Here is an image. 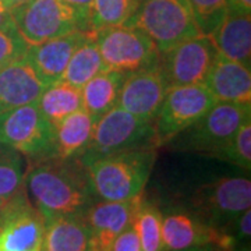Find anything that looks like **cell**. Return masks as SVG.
Segmentation results:
<instances>
[{
	"mask_svg": "<svg viewBox=\"0 0 251 251\" xmlns=\"http://www.w3.org/2000/svg\"><path fill=\"white\" fill-rule=\"evenodd\" d=\"M25 190L31 204L50 222L56 218L82 215L98 198L87 166L80 158H46L29 162Z\"/></svg>",
	"mask_w": 251,
	"mask_h": 251,
	"instance_id": "6da1fadb",
	"label": "cell"
},
{
	"mask_svg": "<svg viewBox=\"0 0 251 251\" xmlns=\"http://www.w3.org/2000/svg\"><path fill=\"white\" fill-rule=\"evenodd\" d=\"M156 161V148L144 147L105 155L87 165L98 200L125 201L143 194Z\"/></svg>",
	"mask_w": 251,
	"mask_h": 251,
	"instance_id": "7a4b0ae2",
	"label": "cell"
},
{
	"mask_svg": "<svg viewBox=\"0 0 251 251\" xmlns=\"http://www.w3.org/2000/svg\"><path fill=\"white\" fill-rule=\"evenodd\" d=\"M125 25L143 29L162 53L201 35L187 0H141Z\"/></svg>",
	"mask_w": 251,
	"mask_h": 251,
	"instance_id": "3957f363",
	"label": "cell"
},
{
	"mask_svg": "<svg viewBox=\"0 0 251 251\" xmlns=\"http://www.w3.org/2000/svg\"><path fill=\"white\" fill-rule=\"evenodd\" d=\"M144 147L158 148L152 123L135 117L120 106H115L95 123L90 144L80 156V161L87 166L105 155Z\"/></svg>",
	"mask_w": 251,
	"mask_h": 251,
	"instance_id": "277c9868",
	"label": "cell"
},
{
	"mask_svg": "<svg viewBox=\"0 0 251 251\" xmlns=\"http://www.w3.org/2000/svg\"><path fill=\"white\" fill-rule=\"evenodd\" d=\"M94 38L106 70L130 74L156 66L161 56L152 39L133 25L103 28Z\"/></svg>",
	"mask_w": 251,
	"mask_h": 251,
	"instance_id": "5b68a950",
	"label": "cell"
},
{
	"mask_svg": "<svg viewBox=\"0 0 251 251\" xmlns=\"http://www.w3.org/2000/svg\"><path fill=\"white\" fill-rule=\"evenodd\" d=\"M215 103V98L204 82L173 87L166 91L152 122L156 147L173 141L197 123Z\"/></svg>",
	"mask_w": 251,
	"mask_h": 251,
	"instance_id": "8992f818",
	"label": "cell"
},
{
	"mask_svg": "<svg viewBox=\"0 0 251 251\" xmlns=\"http://www.w3.org/2000/svg\"><path fill=\"white\" fill-rule=\"evenodd\" d=\"M0 144L17 150L31 162L53 156V125L36 102L0 113Z\"/></svg>",
	"mask_w": 251,
	"mask_h": 251,
	"instance_id": "52a82bcc",
	"label": "cell"
},
{
	"mask_svg": "<svg viewBox=\"0 0 251 251\" xmlns=\"http://www.w3.org/2000/svg\"><path fill=\"white\" fill-rule=\"evenodd\" d=\"M10 14L20 35L29 46L73 31H84L75 11L63 0H31L11 10Z\"/></svg>",
	"mask_w": 251,
	"mask_h": 251,
	"instance_id": "ba28073f",
	"label": "cell"
},
{
	"mask_svg": "<svg viewBox=\"0 0 251 251\" xmlns=\"http://www.w3.org/2000/svg\"><path fill=\"white\" fill-rule=\"evenodd\" d=\"M251 205V183L244 177H222L198 188L193 208L200 221L224 229Z\"/></svg>",
	"mask_w": 251,
	"mask_h": 251,
	"instance_id": "9c48e42d",
	"label": "cell"
},
{
	"mask_svg": "<svg viewBox=\"0 0 251 251\" xmlns=\"http://www.w3.org/2000/svg\"><path fill=\"white\" fill-rule=\"evenodd\" d=\"M249 119H251L250 105L216 102L197 123L183 131L186 137L181 138L180 147L215 156Z\"/></svg>",
	"mask_w": 251,
	"mask_h": 251,
	"instance_id": "30bf717a",
	"label": "cell"
},
{
	"mask_svg": "<svg viewBox=\"0 0 251 251\" xmlns=\"http://www.w3.org/2000/svg\"><path fill=\"white\" fill-rule=\"evenodd\" d=\"M218 49L211 35H198L159 56L158 69L166 91L173 87L201 84L205 80Z\"/></svg>",
	"mask_w": 251,
	"mask_h": 251,
	"instance_id": "8fae6325",
	"label": "cell"
},
{
	"mask_svg": "<svg viewBox=\"0 0 251 251\" xmlns=\"http://www.w3.org/2000/svg\"><path fill=\"white\" fill-rule=\"evenodd\" d=\"M46 221L31 204L27 190L0 209V251H42Z\"/></svg>",
	"mask_w": 251,
	"mask_h": 251,
	"instance_id": "7c38bea8",
	"label": "cell"
},
{
	"mask_svg": "<svg viewBox=\"0 0 251 251\" xmlns=\"http://www.w3.org/2000/svg\"><path fill=\"white\" fill-rule=\"evenodd\" d=\"M143 194L125 201L97 200L82 214L91 232L92 251H110L119 234L133 224Z\"/></svg>",
	"mask_w": 251,
	"mask_h": 251,
	"instance_id": "4fadbf2b",
	"label": "cell"
},
{
	"mask_svg": "<svg viewBox=\"0 0 251 251\" xmlns=\"http://www.w3.org/2000/svg\"><path fill=\"white\" fill-rule=\"evenodd\" d=\"M165 94L166 87L156 64L126 75L116 106L152 123Z\"/></svg>",
	"mask_w": 251,
	"mask_h": 251,
	"instance_id": "5bb4252c",
	"label": "cell"
},
{
	"mask_svg": "<svg viewBox=\"0 0 251 251\" xmlns=\"http://www.w3.org/2000/svg\"><path fill=\"white\" fill-rule=\"evenodd\" d=\"M90 34L87 31H73L44 44L29 46L24 59L35 73L36 78L49 87L62 80L74 50Z\"/></svg>",
	"mask_w": 251,
	"mask_h": 251,
	"instance_id": "9a60e30c",
	"label": "cell"
},
{
	"mask_svg": "<svg viewBox=\"0 0 251 251\" xmlns=\"http://www.w3.org/2000/svg\"><path fill=\"white\" fill-rule=\"evenodd\" d=\"M209 243L233 244L229 234L224 230L208 226L197 216L173 212L162 215V244L163 251H181L202 247Z\"/></svg>",
	"mask_w": 251,
	"mask_h": 251,
	"instance_id": "2e32d148",
	"label": "cell"
},
{
	"mask_svg": "<svg viewBox=\"0 0 251 251\" xmlns=\"http://www.w3.org/2000/svg\"><path fill=\"white\" fill-rule=\"evenodd\" d=\"M208 91L216 102H232L250 105L251 74L250 67L227 59L222 53L216 54L204 80Z\"/></svg>",
	"mask_w": 251,
	"mask_h": 251,
	"instance_id": "e0dca14e",
	"label": "cell"
},
{
	"mask_svg": "<svg viewBox=\"0 0 251 251\" xmlns=\"http://www.w3.org/2000/svg\"><path fill=\"white\" fill-rule=\"evenodd\" d=\"M45 88L25 59L11 63L0 72V113L36 102Z\"/></svg>",
	"mask_w": 251,
	"mask_h": 251,
	"instance_id": "ac0fdd59",
	"label": "cell"
},
{
	"mask_svg": "<svg viewBox=\"0 0 251 251\" xmlns=\"http://www.w3.org/2000/svg\"><path fill=\"white\" fill-rule=\"evenodd\" d=\"M211 38L219 53L250 67L251 14L227 11Z\"/></svg>",
	"mask_w": 251,
	"mask_h": 251,
	"instance_id": "d6986e66",
	"label": "cell"
},
{
	"mask_svg": "<svg viewBox=\"0 0 251 251\" xmlns=\"http://www.w3.org/2000/svg\"><path fill=\"white\" fill-rule=\"evenodd\" d=\"M95 120L80 109L53 125V158H80L94 133Z\"/></svg>",
	"mask_w": 251,
	"mask_h": 251,
	"instance_id": "ffe728a7",
	"label": "cell"
},
{
	"mask_svg": "<svg viewBox=\"0 0 251 251\" xmlns=\"http://www.w3.org/2000/svg\"><path fill=\"white\" fill-rule=\"evenodd\" d=\"M42 251H92L90 227L84 216H60L46 222Z\"/></svg>",
	"mask_w": 251,
	"mask_h": 251,
	"instance_id": "44dd1931",
	"label": "cell"
},
{
	"mask_svg": "<svg viewBox=\"0 0 251 251\" xmlns=\"http://www.w3.org/2000/svg\"><path fill=\"white\" fill-rule=\"evenodd\" d=\"M126 75L125 73L103 70L81 88L82 109L90 113L95 122L117 105Z\"/></svg>",
	"mask_w": 251,
	"mask_h": 251,
	"instance_id": "7402d4cb",
	"label": "cell"
},
{
	"mask_svg": "<svg viewBox=\"0 0 251 251\" xmlns=\"http://www.w3.org/2000/svg\"><path fill=\"white\" fill-rule=\"evenodd\" d=\"M36 105L49 123L56 125L66 116L82 109L81 90L66 81H57L46 87L36 99Z\"/></svg>",
	"mask_w": 251,
	"mask_h": 251,
	"instance_id": "603a6c76",
	"label": "cell"
},
{
	"mask_svg": "<svg viewBox=\"0 0 251 251\" xmlns=\"http://www.w3.org/2000/svg\"><path fill=\"white\" fill-rule=\"evenodd\" d=\"M103 70L106 69L99 53L94 32H91L85 41L74 50L62 80L81 90L91 78Z\"/></svg>",
	"mask_w": 251,
	"mask_h": 251,
	"instance_id": "cb8c5ba5",
	"label": "cell"
},
{
	"mask_svg": "<svg viewBox=\"0 0 251 251\" xmlns=\"http://www.w3.org/2000/svg\"><path fill=\"white\" fill-rule=\"evenodd\" d=\"M24 155L0 144V200L9 201L25 191Z\"/></svg>",
	"mask_w": 251,
	"mask_h": 251,
	"instance_id": "d4e9b609",
	"label": "cell"
},
{
	"mask_svg": "<svg viewBox=\"0 0 251 251\" xmlns=\"http://www.w3.org/2000/svg\"><path fill=\"white\" fill-rule=\"evenodd\" d=\"M135 232L141 243L143 251H163L162 244V214L158 206L141 198L134 221Z\"/></svg>",
	"mask_w": 251,
	"mask_h": 251,
	"instance_id": "484cf974",
	"label": "cell"
},
{
	"mask_svg": "<svg viewBox=\"0 0 251 251\" xmlns=\"http://www.w3.org/2000/svg\"><path fill=\"white\" fill-rule=\"evenodd\" d=\"M141 0H94L91 11V32L125 25L133 17Z\"/></svg>",
	"mask_w": 251,
	"mask_h": 251,
	"instance_id": "4316f807",
	"label": "cell"
},
{
	"mask_svg": "<svg viewBox=\"0 0 251 251\" xmlns=\"http://www.w3.org/2000/svg\"><path fill=\"white\" fill-rule=\"evenodd\" d=\"M222 161L230 162L244 171L251 169V122L246 120L236 134L215 155Z\"/></svg>",
	"mask_w": 251,
	"mask_h": 251,
	"instance_id": "83f0119b",
	"label": "cell"
},
{
	"mask_svg": "<svg viewBox=\"0 0 251 251\" xmlns=\"http://www.w3.org/2000/svg\"><path fill=\"white\" fill-rule=\"evenodd\" d=\"M202 35H211L227 13V0H187Z\"/></svg>",
	"mask_w": 251,
	"mask_h": 251,
	"instance_id": "f1b7e54d",
	"label": "cell"
},
{
	"mask_svg": "<svg viewBox=\"0 0 251 251\" xmlns=\"http://www.w3.org/2000/svg\"><path fill=\"white\" fill-rule=\"evenodd\" d=\"M28 48L29 45L20 35L13 20L6 27L0 28V72L11 63L24 59Z\"/></svg>",
	"mask_w": 251,
	"mask_h": 251,
	"instance_id": "f546056e",
	"label": "cell"
},
{
	"mask_svg": "<svg viewBox=\"0 0 251 251\" xmlns=\"http://www.w3.org/2000/svg\"><path fill=\"white\" fill-rule=\"evenodd\" d=\"M110 251H143L138 234L135 232L133 224L127 226L122 233L115 239Z\"/></svg>",
	"mask_w": 251,
	"mask_h": 251,
	"instance_id": "4dcf8cb0",
	"label": "cell"
},
{
	"mask_svg": "<svg viewBox=\"0 0 251 251\" xmlns=\"http://www.w3.org/2000/svg\"><path fill=\"white\" fill-rule=\"evenodd\" d=\"M63 1H64L66 4H69V6L75 11V14L80 18L81 25L84 28V31L91 32L90 20L94 0H63Z\"/></svg>",
	"mask_w": 251,
	"mask_h": 251,
	"instance_id": "1f68e13d",
	"label": "cell"
},
{
	"mask_svg": "<svg viewBox=\"0 0 251 251\" xmlns=\"http://www.w3.org/2000/svg\"><path fill=\"white\" fill-rule=\"evenodd\" d=\"M227 11L251 14V0H227Z\"/></svg>",
	"mask_w": 251,
	"mask_h": 251,
	"instance_id": "d6a6232c",
	"label": "cell"
},
{
	"mask_svg": "<svg viewBox=\"0 0 251 251\" xmlns=\"http://www.w3.org/2000/svg\"><path fill=\"white\" fill-rule=\"evenodd\" d=\"M202 251H236V246L233 244H218V243H209L201 247Z\"/></svg>",
	"mask_w": 251,
	"mask_h": 251,
	"instance_id": "836d02e7",
	"label": "cell"
},
{
	"mask_svg": "<svg viewBox=\"0 0 251 251\" xmlns=\"http://www.w3.org/2000/svg\"><path fill=\"white\" fill-rule=\"evenodd\" d=\"M28 1H31V0H0V3L3 4V7L7 10V11H11V10L17 9L20 6H23V4H25Z\"/></svg>",
	"mask_w": 251,
	"mask_h": 251,
	"instance_id": "e575fe53",
	"label": "cell"
},
{
	"mask_svg": "<svg viewBox=\"0 0 251 251\" xmlns=\"http://www.w3.org/2000/svg\"><path fill=\"white\" fill-rule=\"evenodd\" d=\"M11 14H10L7 10L3 7V4L0 3V28L6 27L9 23H11Z\"/></svg>",
	"mask_w": 251,
	"mask_h": 251,
	"instance_id": "d590c367",
	"label": "cell"
},
{
	"mask_svg": "<svg viewBox=\"0 0 251 251\" xmlns=\"http://www.w3.org/2000/svg\"><path fill=\"white\" fill-rule=\"evenodd\" d=\"M181 251H202L201 247H197V249H188V250H181Z\"/></svg>",
	"mask_w": 251,
	"mask_h": 251,
	"instance_id": "8d00e7d4",
	"label": "cell"
},
{
	"mask_svg": "<svg viewBox=\"0 0 251 251\" xmlns=\"http://www.w3.org/2000/svg\"><path fill=\"white\" fill-rule=\"evenodd\" d=\"M3 202H4V201H3V200H0V209H1V206H3Z\"/></svg>",
	"mask_w": 251,
	"mask_h": 251,
	"instance_id": "74e56055",
	"label": "cell"
}]
</instances>
